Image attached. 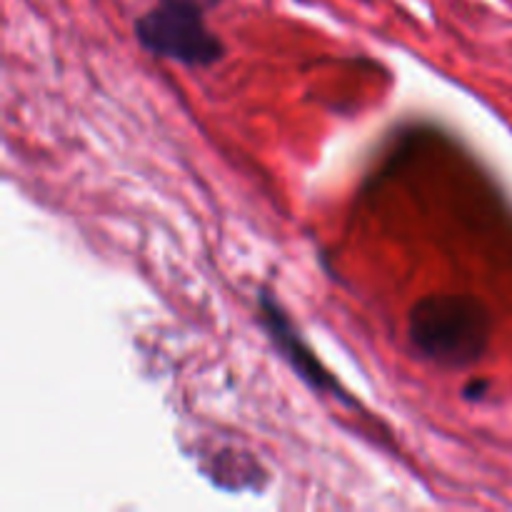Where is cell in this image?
Segmentation results:
<instances>
[{"label": "cell", "instance_id": "cell-1", "mask_svg": "<svg viewBox=\"0 0 512 512\" xmlns=\"http://www.w3.org/2000/svg\"><path fill=\"white\" fill-rule=\"evenodd\" d=\"M413 343L435 363H473L483 350L485 315L468 298H430L413 313Z\"/></svg>", "mask_w": 512, "mask_h": 512}, {"label": "cell", "instance_id": "cell-2", "mask_svg": "<svg viewBox=\"0 0 512 512\" xmlns=\"http://www.w3.org/2000/svg\"><path fill=\"white\" fill-rule=\"evenodd\" d=\"M135 38L148 53L188 68H208L225 55V45L205 23V13L185 5L158 3L135 20Z\"/></svg>", "mask_w": 512, "mask_h": 512}, {"label": "cell", "instance_id": "cell-3", "mask_svg": "<svg viewBox=\"0 0 512 512\" xmlns=\"http://www.w3.org/2000/svg\"><path fill=\"white\" fill-rule=\"evenodd\" d=\"M260 323H263V328L268 330V338L273 340V345L278 348V353L283 355L285 363H288L290 368H293L295 373L310 385V388L350 403L343 385H340L338 380L330 375V370L315 358L313 348L305 343L303 335L298 333V328L288 320L285 310L280 308L268 293L260 295Z\"/></svg>", "mask_w": 512, "mask_h": 512}, {"label": "cell", "instance_id": "cell-4", "mask_svg": "<svg viewBox=\"0 0 512 512\" xmlns=\"http://www.w3.org/2000/svg\"><path fill=\"white\" fill-rule=\"evenodd\" d=\"M158 3H168V5H185V8H198L203 10V13H208V10L218 8L223 0H158Z\"/></svg>", "mask_w": 512, "mask_h": 512}]
</instances>
